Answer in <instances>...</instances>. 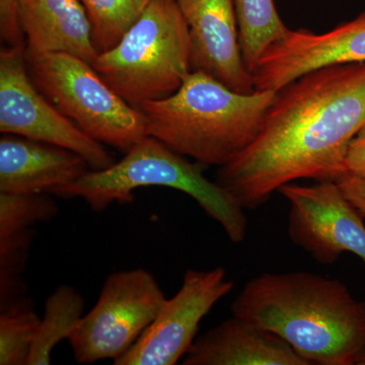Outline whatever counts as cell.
Returning <instances> with one entry per match:
<instances>
[{"label": "cell", "instance_id": "6da1fadb", "mask_svg": "<svg viewBox=\"0 0 365 365\" xmlns=\"http://www.w3.org/2000/svg\"><path fill=\"white\" fill-rule=\"evenodd\" d=\"M365 124V61L307 72L276 91L260 133L218 168L216 182L244 209L299 179L337 182Z\"/></svg>", "mask_w": 365, "mask_h": 365}, {"label": "cell", "instance_id": "7a4b0ae2", "mask_svg": "<svg viewBox=\"0 0 365 365\" xmlns=\"http://www.w3.org/2000/svg\"><path fill=\"white\" fill-rule=\"evenodd\" d=\"M230 309L279 336L309 365L357 364L365 352V302L338 279L306 271L262 273Z\"/></svg>", "mask_w": 365, "mask_h": 365}, {"label": "cell", "instance_id": "3957f363", "mask_svg": "<svg viewBox=\"0 0 365 365\" xmlns=\"http://www.w3.org/2000/svg\"><path fill=\"white\" fill-rule=\"evenodd\" d=\"M276 91L230 90L191 71L176 93L139 106L146 133L196 163L222 167L253 143Z\"/></svg>", "mask_w": 365, "mask_h": 365}, {"label": "cell", "instance_id": "277c9868", "mask_svg": "<svg viewBox=\"0 0 365 365\" xmlns=\"http://www.w3.org/2000/svg\"><path fill=\"white\" fill-rule=\"evenodd\" d=\"M204 167L148 135L127 150L119 162L105 170H90L78 181L57 190L54 195L78 197L101 212L115 202H133L137 189L167 187L192 197L209 217L220 223L230 241L240 244L248 230L245 209L220 184L204 177Z\"/></svg>", "mask_w": 365, "mask_h": 365}, {"label": "cell", "instance_id": "5b68a950", "mask_svg": "<svg viewBox=\"0 0 365 365\" xmlns=\"http://www.w3.org/2000/svg\"><path fill=\"white\" fill-rule=\"evenodd\" d=\"M93 67L136 108L176 93L192 71L189 29L177 0H150L119 43L98 54Z\"/></svg>", "mask_w": 365, "mask_h": 365}, {"label": "cell", "instance_id": "8992f818", "mask_svg": "<svg viewBox=\"0 0 365 365\" xmlns=\"http://www.w3.org/2000/svg\"><path fill=\"white\" fill-rule=\"evenodd\" d=\"M26 61L38 90L96 140L126 153L148 136L143 113L120 97L85 60L66 53H26Z\"/></svg>", "mask_w": 365, "mask_h": 365}, {"label": "cell", "instance_id": "52a82bcc", "mask_svg": "<svg viewBox=\"0 0 365 365\" xmlns=\"http://www.w3.org/2000/svg\"><path fill=\"white\" fill-rule=\"evenodd\" d=\"M165 300L155 276L145 269L110 274L97 304L68 338L74 359L81 364L119 359L155 321Z\"/></svg>", "mask_w": 365, "mask_h": 365}, {"label": "cell", "instance_id": "ba28073f", "mask_svg": "<svg viewBox=\"0 0 365 365\" xmlns=\"http://www.w3.org/2000/svg\"><path fill=\"white\" fill-rule=\"evenodd\" d=\"M0 131L73 151L93 170L115 163L103 143L79 129L38 90L26 67V47H4L0 52Z\"/></svg>", "mask_w": 365, "mask_h": 365}, {"label": "cell", "instance_id": "9c48e42d", "mask_svg": "<svg viewBox=\"0 0 365 365\" xmlns=\"http://www.w3.org/2000/svg\"><path fill=\"white\" fill-rule=\"evenodd\" d=\"M278 192L289 203L288 235L323 265H332L349 252L365 263L364 216L337 182L284 185Z\"/></svg>", "mask_w": 365, "mask_h": 365}, {"label": "cell", "instance_id": "30bf717a", "mask_svg": "<svg viewBox=\"0 0 365 365\" xmlns=\"http://www.w3.org/2000/svg\"><path fill=\"white\" fill-rule=\"evenodd\" d=\"M234 287V281L222 267L206 271L189 269L177 294L165 300L155 321L113 364H177L196 340L204 317Z\"/></svg>", "mask_w": 365, "mask_h": 365}, {"label": "cell", "instance_id": "8fae6325", "mask_svg": "<svg viewBox=\"0 0 365 365\" xmlns=\"http://www.w3.org/2000/svg\"><path fill=\"white\" fill-rule=\"evenodd\" d=\"M365 61V11L317 34L289 30L262 55L253 71L256 91H277L307 72L333 64Z\"/></svg>", "mask_w": 365, "mask_h": 365}, {"label": "cell", "instance_id": "7c38bea8", "mask_svg": "<svg viewBox=\"0 0 365 365\" xmlns=\"http://www.w3.org/2000/svg\"><path fill=\"white\" fill-rule=\"evenodd\" d=\"M177 1L189 29L192 71H202L237 93L256 91L242 60L234 0Z\"/></svg>", "mask_w": 365, "mask_h": 365}, {"label": "cell", "instance_id": "4fadbf2b", "mask_svg": "<svg viewBox=\"0 0 365 365\" xmlns=\"http://www.w3.org/2000/svg\"><path fill=\"white\" fill-rule=\"evenodd\" d=\"M90 169L66 148L14 134L0 138V193L54 194Z\"/></svg>", "mask_w": 365, "mask_h": 365}, {"label": "cell", "instance_id": "5bb4252c", "mask_svg": "<svg viewBox=\"0 0 365 365\" xmlns=\"http://www.w3.org/2000/svg\"><path fill=\"white\" fill-rule=\"evenodd\" d=\"M182 364L309 365L279 336L235 316L196 338Z\"/></svg>", "mask_w": 365, "mask_h": 365}, {"label": "cell", "instance_id": "9a60e30c", "mask_svg": "<svg viewBox=\"0 0 365 365\" xmlns=\"http://www.w3.org/2000/svg\"><path fill=\"white\" fill-rule=\"evenodd\" d=\"M26 53H66L93 66L98 53L81 0H16Z\"/></svg>", "mask_w": 365, "mask_h": 365}, {"label": "cell", "instance_id": "2e32d148", "mask_svg": "<svg viewBox=\"0 0 365 365\" xmlns=\"http://www.w3.org/2000/svg\"><path fill=\"white\" fill-rule=\"evenodd\" d=\"M85 299L76 288L60 285L45 302L44 314L36 331L26 365L51 364V354L61 341L68 340L83 319Z\"/></svg>", "mask_w": 365, "mask_h": 365}, {"label": "cell", "instance_id": "e0dca14e", "mask_svg": "<svg viewBox=\"0 0 365 365\" xmlns=\"http://www.w3.org/2000/svg\"><path fill=\"white\" fill-rule=\"evenodd\" d=\"M242 60L252 74L262 55L287 35L274 0H234Z\"/></svg>", "mask_w": 365, "mask_h": 365}, {"label": "cell", "instance_id": "ac0fdd59", "mask_svg": "<svg viewBox=\"0 0 365 365\" xmlns=\"http://www.w3.org/2000/svg\"><path fill=\"white\" fill-rule=\"evenodd\" d=\"M98 54L109 51L143 14L150 0H81Z\"/></svg>", "mask_w": 365, "mask_h": 365}, {"label": "cell", "instance_id": "d6986e66", "mask_svg": "<svg viewBox=\"0 0 365 365\" xmlns=\"http://www.w3.org/2000/svg\"><path fill=\"white\" fill-rule=\"evenodd\" d=\"M40 319L25 295L0 309V364L26 365Z\"/></svg>", "mask_w": 365, "mask_h": 365}, {"label": "cell", "instance_id": "ffe728a7", "mask_svg": "<svg viewBox=\"0 0 365 365\" xmlns=\"http://www.w3.org/2000/svg\"><path fill=\"white\" fill-rule=\"evenodd\" d=\"M58 211L50 194L0 193V237L50 222Z\"/></svg>", "mask_w": 365, "mask_h": 365}, {"label": "cell", "instance_id": "44dd1931", "mask_svg": "<svg viewBox=\"0 0 365 365\" xmlns=\"http://www.w3.org/2000/svg\"><path fill=\"white\" fill-rule=\"evenodd\" d=\"M0 37L4 47H26L25 36L19 23L16 0H0Z\"/></svg>", "mask_w": 365, "mask_h": 365}, {"label": "cell", "instance_id": "7402d4cb", "mask_svg": "<svg viewBox=\"0 0 365 365\" xmlns=\"http://www.w3.org/2000/svg\"><path fill=\"white\" fill-rule=\"evenodd\" d=\"M344 168L345 175L365 179V124L348 145Z\"/></svg>", "mask_w": 365, "mask_h": 365}, {"label": "cell", "instance_id": "603a6c76", "mask_svg": "<svg viewBox=\"0 0 365 365\" xmlns=\"http://www.w3.org/2000/svg\"><path fill=\"white\" fill-rule=\"evenodd\" d=\"M337 182L348 200L365 217V179L346 174Z\"/></svg>", "mask_w": 365, "mask_h": 365}, {"label": "cell", "instance_id": "cb8c5ba5", "mask_svg": "<svg viewBox=\"0 0 365 365\" xmlns=\"http://www.w3.org/2000/svg\"><path fill=\"white\" fill-rule=\"evenodd\" d=\"M359 365H365V352L364 355H362L361 359H359Z\"/></svg>", "mask_w": 365, "mask_h": 365}]
</instances>
